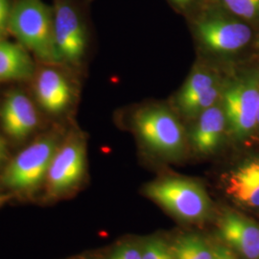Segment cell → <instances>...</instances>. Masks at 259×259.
Returning a JSON list of instances; mask_svg holds the SVG:
<instances>
[{
	"label": "cell",
	"instance_id": "obj_27",
	"mask_svg": "<svg viewBox=\"0 0 259 259\" xmlns=\"http://www.w3.org/2000/svg\"><path fill=\"white\" fill-rule=\"evenodd\" d=\"M257 46H258V47H259V39H258V41H257Z\"/></svg>",
	"mask_w": 259,
	"mask_h": 259
},
{
	"label": "cell",
	"instance_id": "obj_1",
	"mask_svg": "<svg viewBox=\"0 0 259 259\" xmlns=\"http://www.w3.org/2000/svg\"><path fill=\"white\" fill-rule=\"evenodd\" d=\"M8 31L44 63H62L54 37L53 8L42 0H14Z\"/></svg>",
	"mask_w": 259,
	"mask_h": 259
},
{
	"label": "cell",
	"instance_id": "obj_10",
	"mask_svg": "<svg viewBox=\"0 0 259 259\" xmlns=\"http://www.w3.org/2000/svg\"><path fill=\"white\" fill-rule=\"evenodd\" d=\"M2 128L11 139L22 140L28 138L38 124L36 107L22 92L10 93L0 107Z\"/></svg>",
	"mask_w": 259,
	"mask_h": 259
},
{
	"label": "cell",
	"instance_id": "obj_23",
	"mask_svg": "<svg viewBox=\"0 0 259 259\" xmlns=\"http://www.w3.org/2000/svg\"><path fill=\"white\" fill-rule=\"evenodd\" d=\"M7 155H8V151H7L5 141L0 137V165H2L6 161Z\"/></svg>",
	"mask_w": 259,
	"mask_h": 259
},
{
	"label": "cell",
	"instance_id": "obj_6",
	"mask_svg": "<svg viewBox=\"0 0 259 259\" xmlns=\"http://www.w3.org/2000/svg\"><path fill=\"white\" fill-rule=\"evenodd\" d=\"M224 97L225 113L232 135L237 139L249 136L257 125L259 73L232 83Z\"/></svg>",
	"mask_w": 259,
	"mask_h": 259
},
{
	"label": "cell",
	"instance_id": "obj_11",
	"mask_svg": "<svg viewBox=\"0 0 259 259\" xmlns=\"http://www.w3.org/2000/svg\"><path fill=\"white\" fill-rule=\"evenodd\" d=\"M225 191L235 203L259 208V157L245 160L231 170L224 181Z\"/></svg>",
	"mask_w": 259,
	"mask_h": 259
},
{
	"label": "cell",
	"instance_id": "obj_2",
	"mask_svg": "<svg viewBox=\"0 0 259 259\" xmlns=\"http://www.w3.org/2000/svg\"><path fill=\"white\" fill-rule=\"evenodd\" d=\"M61 140L55 133L39 137L10 160L0 183L19 194L30 195L45 185L47 171Z\"/></svg>",
	"mask_w": 259,
	"mask_h": 259
},
{
	"label": "cell",
	"instance_id": "obj_5",
	"mask_svg": "<svg viewBox=\"0 0 259 259\" xmlns=\"http://www.w3.org/2000/svg\"><path fill=\"white\" fill-rule=\"evenodd\" d=\"M139 137L149 148L165 157H178L184 150L185 138L176 116L163 108H147L134 118Z\"/></svg>",
	"mask_w": 259,
	"mask_h": 259
},
{
	"label": "cell",
	"instance_id": "obj_24",
	"mask_svg": "<svg viewBox=\"0 0 259 259\" xmlns=\"http://www.w3.org/2000/svg\"><path fill=\"white\" fill-rule=\"evenodd\" d=\"M12 198V194L0 193V207H2Z\"/></svg>",
	"mask_w": 259,
	"mask_h": 259
},
{
	"label": "cell",
	"instance_id": "obj_20",
	"mask_svg": "<svg viewBox=\"0 0 259 259\" xmlns=\"http://www.w3.org/2000/svg\"><path fill=\"white\" fill-rule=\"evenodd\" d=\"M106 259H142L141 249L132 243H123L111 250Z\"/></svg>",
	"mask_w": 259,
	"mask_h": 259
},
{
	"label": "cell",
	"instance_id": "obj_4",
	"mask_svg": "<svg viewBox=\"0 0 259 259\" xmlns=\"http://www.w3.org/2000/svg\"><path fill=\"white\" fill-rule=\"evenodd\" d=\"M87 152L83 140L69 137L61 141L47 171L45 182L48 200L55 201L73 192L85 174Z\"/></svg>",
	"mask_w": 259,
	"mask_h": 259
},
{
	"label": "cell",
	"instance_id": "obj_19",
	"mask_svg": "<svg viewBox=\"0 0 259 259\" xmlns=\"http://www.w3.org/2000/svg\"><path fill=\"white\" fill-rule=\"evenodd\" d=\"M225 6L244 19H253L259 15V0H223Z\"/></svg>",
	"mask_w": 259,
	"mask_h": 259
},
{
	"label": "cell",
	"instance_id": "obj_21",
	"mask_svg": "<svg viewBox=\"0 0 259 259\" xmlns=\"http://www.w3.org/2000/svg\"><path fill=\"white\" fill-rule=\"evenodd\" d=\"M13 2L14 0H0V37L8 31Z\"/></svg>",
	"mask_w": 259,
	"mask_h": 259
},
{
	"label": "cell",
	"instance_id": "obj_16",
	"mask_svg": "<svg viewBox=\"0 0 259 259\" xmlns=\"http://www.w3.org/2000/svg\"><path fill=\"white\" fill-rule=\"evenodd\" d=\"M214 84H216V79L210 72L203 69L195 71L186 80L185 85L178 96L177 102L179 108L185 105V103L194 99L195 97L204 93Z\"/></svg>",
	"mask_w": 259,
	"mask_h": 259
},
{
	"label": "cell",
	"instance_id": "obj_12",
	"mask_svg": "<svg viewBox=\"0 0 259 259\" xmlns=\"http://www.w3.org/2000/svg\"><path fill=\"white\" fill-rule=\"evenodd\" d=\"M34 91L39 106L52 114L63 112L71 102V87L55 68L46 67L37 73Z\"/></svg>",
	"mask_w": 259,
	"mask_h": 259
},
{
	"label": "cell",
	"instance_id": "obj_25",
	"mask_svg": "<svg viewBox=\"0 0 259 259\" xmlns=\"http://www.w3.org/2000/svg\"><path fill=\"white\" fill-rule=\"evenodd\" d=\"M172 1L180 6H185V5L189 4L190 2H192L193 0H172Z\"/></svg>",
	"mask_w": 259,
	"mask_h": 259
},
{
	"label": "cell",
	"instance_id": "obj_14",
	"mask_svg": "<svg viewBox=\"0 0 259 259\" xmlns=\"http://www.w3.org/2000/svg\"><path fill=\"white\" fill-rule=\"evenodd\" d=\"M34 73L35 66L27 49L0 38V82L26 80Z\"/></svg>",
	"mask_w": 259,
	"mask_h": 259
},
{
	"label": "cell",
	"instance_id": "obj_7",
	"mask_svg": "<svg viewBox=\"0 0 259 259\" xmlns=\"http://www.w3.org/2000/svg\"><path fill=\"white\" fill-rule=\"evenodd\" d=\"M54 37L62 63L78 65L87 48V33L73 0H53Z\"/></svg>",
	"mask_w": 259,
	"mask_h": 259
},
{
	"label": "cell",
	"instance_id": "obj_13",
	"mask_svg": "<svg viewBox=\"0 0 259 259\" xmlns=\"http://www.w3.org/2000/svg\"><path fill=\"white\" fill-rule=\"evenodd\" d=\"M226 122L225 111L218 106L214 105L202 112L192 133L195 148L203 154L214 152L221 143Z\"/></svg>",
	"mask_w": 259,
	"mask_h": 259
},
{
	"label": "cell",
	"instance_id": "obj_9",
	"mask_svg": "<svg viewBox=\"0 0 259 259\" xmlns=\"http://www.w3.org/2000/svg\"><path fill=\"white\" fill-rule=\"evenodd\" d=\"M202 42L214 52H233L245 47L251 37L246 24L222 18H209L197 24Z\"/></svg>",
	"mask_w": 259,
	"mask_h": 259
},
{
	"label": "cell",
	"instance_id": "obj_3",
	"mask_svg": "<svg viewBox=\"0 0 259 259\" xmlns=\"http://www.w3.org/2000/svg\"><path fill=\"white\" fill-rule=\"evenodd\" d=\"M146 196L185 222H204L212 205L203 185L185 178L167 177L145 186Z\"/></svg>",
	"mask_w": 259,
	"mask_h": 259
},
{
	"label": "cell",
	"instance_id": "obj_17",
	"mask_svg": "<svg viewBox=\"0 0 259 259\" xmlns=\"http://www.w3.org/2000/svg\"><path fill=\"white\" fill-rule=\"evenodd\" d=\"M219 95H220L219 87L217 84H214L213 87L209 88L204 93H202L197 97H195L194 99L181 106L180 109L185 114H187V115L201 114L205 110L214 106Z\"/></svg>",
	"mask_w": 259,
	"mask_h": 259
},
{
	"label": "cell",
	"instance_id": "obj_18",
	"mask_svg": "<svg viewBox=\"0 0 259 259\" xmlns=\"http://www.w3.org/2000/svg\"><path fill=\"white\" fill-rule=\"evenodd\" d=\"M142 259H174L171 246L158 237L145 242L141 248Z\"/></svg>",
	"mask_w": 259,
	"mask_h": 259
},
{
	"label": "cell",
	"instance_id": "obj_8",
	"mask_svg": "<svg viewBox=\"0 0 259 259\" xmlns=\"http://www.w3.org/2000/svg\"><path fill=\"white\" fill-rule=\"evenodd\" d=\"M218 231L226 245L244 259H259V225L232 209L223 211Z\"/></svg>",
	"mask_w": 259,
	"mask_h": 259
},
{
	"label": "cell",
	"instance_id": "obj_26",
	"mask_svg": "<svg viewBox=\"0 0 259 259\" xmlns=\"http://www.w3.org/2000/svg\"><path fill=\"white\" fill-rule=\"evenodd\" d=\"M257 125L259 126V107H258V113H257Z\"/></svg>",
	"mask_w": 259,
	"mask_h": 259
},
{
	"label": "cell",
	"instance_id": "obj_15",
	"mask_svg": "<svg viewBox=\"0 0 259 259\" xmlns=\"http://www.w3.org/2000/svg\"><path fill=\"white\" fill-rule=\"evenodd\" d=\"M174 259H213L214 247L199 234L181 235L171 246Z\"/></svg>",
	"mask_w": 259,
	"mask_h": 259
},
{
	"label": "cell",
	"instance_id": "obj_22",
	"mask_svg": "<svg viewBox=\"0 0 259 259\" xmlns=\"http://www.w3.org/2000/svg\"><path fill=\"white\" fill-rule=\"evenodd\" d=\"M213 259H237L234 252L227 245H217L214 247Z\"/></svg>",
	"mask_w": 259,
	"mask_h": 259
}]
</instances>
